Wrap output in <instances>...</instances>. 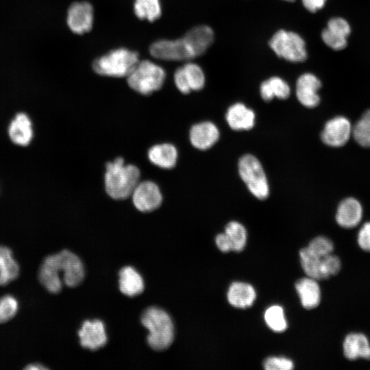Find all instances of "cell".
<instances>
[{
  "instance_id": "22",
  "label": "cell",
  "mask_w": 370,
  "mask_h": 370,
  "mask_svg": "<svg viewBox=\"0 0 370 370\" xmlns=\"http://www.w3.org/2000/svg\"><path fill=\"white\" fill-rule=\"evenodd\" d=\"M317 280L304 278L295 283V288L301 303L306 309L317 307L321 301V290Z\"/></svg>"
},
{
  "instance_id": "6",
  "label": "cell",
  "mask_w": 370,
  "mask_h": 370,
  "mask_svg": "<svg viewBox=\"0 0 370 370\" xmlns=\"http://www.w3.org/2000/svg\"><path fill=\"white\" fill-rule=\"evenodd\" d=\"M238 173L251 193L263 200L268 197L269 187L260 161L251 154L243 156L238 164Z\"/></svg>"
},
{
  "instance_id": "25",
  "label": "cell",
  "mask_w": 370,
  "mask_h": 370,
  "mask_svg": "<svg viewBox=\"0 0 370 370\" xmlns=\"http://www.w3.org/2000/svg\"><path fill=\"white\" fill-rule=\"evenodd\" d=\"M260 95L266 101L273 97L280 99H287L291 92L288 84L279 77H272L264 81L260 87Z\"/></svg>"
},
{
  "instance_id": "36",
  "label": "cell",
  "mask_w": 370,
  "mask_h": 370,
  "mask_svg": "<svg viewBox=\"0 0 370 370\" xmlns=\"http://www.w3.org/2000/svg\"><path fill=\"white\" fill-rule=\"evenodd\" d=\"M293 367V362L284 357H269L264 362L266 370H291Z\"/></svg>"
},
{
  "instance_id": "9",
  "label": "cell",
  "mask_w": 370,
  "mask_h": 370,
  "mask_svg": "<svg viewBox=\"0 0 370 370\" xmlns=\"http://www.w3.org/2000/svg\"><path fill=\"white\" fill-rule=\"evenodd\" d=\"M131 197L134 206L142 212L157 210L163 201V195L159 186L151 180L140 181Z\"/></svg>"
},
{
  "instance_id": "32",
  "label": "cell",
  "mask_w": 370,
  "mask_h": 370,
  "mask_svg": "<svg viewBox=\"0 0 370 370\" xmlns=\"http://www.w3.org/2000/svg\"><path fill=\"white\" fill-rule=\"evenodd\" d=\"M18 304L15 297L8 295L0 298V323L11 319L17 312Z\"/></svg>"
},
{
  "instance_id": "18",
  "label": "cell",
  "mask_w": 370,
  "mask_h": 370,
  "mask_svg": "<svg viewBox=\"0 0 370 370\" xmlns=\"http://www.w3.org/2000/svg\"><path fill=\"white\" fill-rule=\"evenodd\" d=\"M149 161L154 166L164 170L175 167L178 151L175 146L169 143L153 145L147 151Z\"/></svg>"
},
{
  "instance_id": "41",
  "label": "cell",
  "mask_w": 370,
  "mask_h": 370,
  "mask_svg": "<svg viewBox=\"0 0 370 370\" xmlns=\"http://www.w3.org/2000/svg\"><path fill=\"white\" fill-rule=\"evenodd\" d=\"M25 369L29 370H40L46 369L47 368L40 364H31L27 366Z\"/></svg>"
},
{
  "instance_id": "40",
  "label": "cell",
  "mask_w": 370,
  "mask_h": 370,
  "mask_svg": "<svg viewBox=\"0 0 370 370\" xmlns=\"http://www.w3.org/2000/svg\"><path fill=\"white\" fill-rule=\"evenodd\" d=\"M216 245L222 252L232 251L230 244L224 233L219 234L215 238Z\"/></svg>"
},
{
  "instance_id": "4",
  "label": "cell",
  "mask_w": 370,
  "mask_h": 370,
  "mask_svg": "<svg viewBox=\"0 0 370 370\" xmlns=\"http://www.w3.org/2000/svg\"><path fill=\"white\" fill-rule=\"evenodd\" d=\"M138 54L125 48H119L97 58L92 64L94 71L101 75L127 77L138 62Z\"/></svg>"
},
{
  "instance_id": "31",
  "label": "cell",
  "mask_w": 370,
  "mask_h": 370,
  "mask_svg": "<svg viewBox=\"0 0 370 370\" xmlns=\"http://www.w3.org/2000/svg\"><path fill=\"white\" fill-rule=\"evenodd\" d=\"M264 320L267 325L274 332H282L287 328V322L283 308L280 306H272L264 313Z\"/></svg>"
},
{
  "instance_id": "27",
  "label": "cell",
  "mask_w": 370,
  "mask_h": 370,
  "mask_svg": "<svg viewBox=\"0 0 370 370\" xmlns=\"http://www.w3.org/2000/svg\"><path fill=\"white\" fill-rule=\"evenodd\" d=\"M232 251H242L247 242V231L245 227L237 221L229 222L225 227V232Z\"/></svg>"
},
{
  "instance_id": "17",
  "label": "cell",
  "mask_w": 370,
  "mask_h": 370,
  "mask_svg": "<svg viewBox=\"0 0 370 370\" xmlns=\"http://www.w3.org/2000/svg\"><path fill=\"white\" fill-rule=\"evenodd\" d=\"M362 212V207L359 201L354 197H347L339 204L336 221L343 228H354L360 223Z\"/></svg>"
},
{
  "instance_id": "2",
  "label": "cell",
  "mask_w": 370,
  "mask_h": 370,
  "mask_svg": "<svg viewBox=\"0 0 370 370\" xmlns=\"http://www.w3.org/2000/svg\"><path fill=\"white\" fill-rule=\"evenodd\" d=\"M140 171L133 164H125L117 156L105 164L104 188L107 195L114 200H125L130 197L140 182Z\"/></svg>"
},
{
  "instance_id": "20",
  "label": "cell",
  "mask_w": 370,
  "mask_h": 370,
  "mask_svg": "<svg viewBox=\"0 0 370 370\" xmlns=\"http://www.w3.org/2000/svg\"><path fill=\"white\" fill-rule=\"evenodd\" d=\"M343 350L344 356L349 360H370V343L364 334L353 332L347 334L343 343Z\"/></svg>"
},
{
  "instance_id": "7",
  "label": "cell",
  "mask_w": 370,
  "mask_h": 370,
  "mask_svg": "<svg viewBox=\"0 0 370 370\" xmlns=\"http://www.w3.org/2000/svg\"><path fill=\"white\" fill-rule=\"evenodd\" d=\"M269 46L281 58L292 62H301L307 58L304 40L297 33L280 29L269 40Z\"/></svg>"
},
{
  "instance_id": "12",
  "label": "cell",
  "mask_w": 370,
  "mask_h": 370,
  "mask_svg": "<svg viewBox=\"0 0 370 370\" xmlns=\"http://www.w3.org/2000/svg\"><path fill=\"white\" fill-rule=\"evenodd\" d=\"M321 87V81L314 74L306 73L301 75L296 82L298 101L307 108L317 106L320 102L318 91Z\"/></svg>"
},
{
  "instance_id": "34",
  "label": "cell",
  "mask_w": 370,
  "mask_h": 370,
  "mask_svg": "<svg viewBox=\"0 0 370 370\" xmlns=\"http://www.w3.org/2000/svg\"><path fill=\"white\" fill-rule=\"evenodd\" d=\"M321 36L323 42L334 50H341L347 46V40L346 37L337 35L326 27L322 30Z\"/></svg>"
},
{
  "instance_id": "5",
  "label": "cell",
  "mask_w": 370,
  "mask_h": 370,
  "mask_svg": "<svg viewBox=\"0 0 370 370\" xmlns=\"http://www.w3.org/2000/svg\"><path fill=\"white\" fill-rule=\"evenodd\" d=\"M165 77L164 70L159 65L149 60H139L127 76V82L135 92L148 95L162 87Z\"/></svg>"
},
{
  "instance_id": "1",
  "label": "cell",
  "mask_w": 370,
  "mask_h": 370,
  "mask_svg": "<svg viewBox=\"0 0 370 370\" xmlns=\"http://www.w3.org/2000/svg\"><path fill=\"white\" fill-rule=\"evenodd\" d=\"M85 271L79 258L67 249L48 256L39 270V280L51 293H59L64 283L69 287L79 284Z\"/></svg>"
},
{
  "instance_id": "39",
  "label": "cell",
  "mask_w": 370,
  "mask_h": 370,
  "mask_svg": "<svg viewBox=\"0 0 370 370\" xmlns=\"http://www.w3.org/2000/svg\"><path fill=\"white\" fill-rule=\"evenodd\" d=\"M327 0H301L304 8L310 12H316L323 8Z\"/></svg>"
},
{
  "instance_id": "16",
  "label": "cell",
  "mask_w": 370,
  "mask_h": 370,
  "mask_svg": "<svg viewBox=\"0 0 370 370\" xmlns=\"http://www.w3.org/2000/svg\"><path fill=\"white\" fill-rule=\"evenodd\" d=\"M219 131L212 122L203 121L193 125L189 131V140L195 148L206 150L219 140Z\"/></svg>"
},
{
  "instance_id": "21",
  "label": "cell",
  "mask_w": 370,
  "mask_h": 370,
  "mask_svg": "<svg viewBox=\"0 0 370 370\" xmlns=\"http://www.w3.org/2000/svg\"><path fill=\"white\" fill-rule=\"evenodd\" d=\"M254 111L241 103L230 106L225 115L229 126L234 130H247L255 124Z\"/></svg>"
},
{
  "instance_id": "42",
  "label": "cell",
  "mask_w": 370,
  "mask_h": 370,
  "mask_svg": "<svg viewBox=\"0 0 370 370\" xmlns=\"http://www.w3.org/2000/svg\"><path fill=\"white\" fill-rule=\"evenodd\" d=\"M284 1H293L295 0H284Z\"/></svg>"
},
{
  "instance_id": "19",
  "label": "cell",
  "mask_w": 370,
  "mask_h": 370,
  "mask_svg": "<svg viewBox=\"0 0 370 370\" xmlns=\"http://www.w3.org/2000/svg\"><path fill=\"white\" fill-rule=\"evenodd\" d=\"M195 57L202 55L206 51L214 40V32L207 25H199L190 29L184 36Z\"/></svg>"
},
{
  "instance_id": "35",
  "label": "cell",
  "mask_w": 370,
  "mask_h": 370,
  "mask_svg": "<svg viewBox=\"0 0 370 370\" xmlns=\"http://www.w3.org/2000/svg\"><path fill=\"white\" fill-rule=\"evenodd\" d=\"M326 28L337 35L346 38L351 33V27L349 23L341 17H333L330 18L328 22Z\"/></svg>"
},
{
  "instance_id": "11",
  "label": "cell",
  "mask_w": 370,
  "mask_h": 370,
  "mask_svg": "<svg viewBox=\"0 0 370 370\" xmlns=\"http://www.w3.org/2000/svg\"><path fill=\"white\" fill-rule=\"evenodd\" d=\"M69 29L77 34L89 32L93 23V8L88 2H75L69 8L66 18Z\"/></svg>"
},
{
  "instance_id": "24",
  "label": "cell",
  "mask_w": 370,
  "mask_h": 370,
  "mask_svg": "<svg viewBox=\"0 0 370 370\" xmlns=\"http://www.w3.org/2000/svg\"><path fill=\"white\" fill-rule=\"evenodd\" d=\"M119 289L129 297L140 294L144 290V282L141 275L132 267L127 266L119 271Z\"/></svg>"
},
{
  "instance_id": "14",
  "label": "cell",
  "mask_w": 370,
  "mask_h": 370,
  "mask_svg": "<svg viewBox=\"0 0 370 370\" xmlns=\"http://www.w3.org/2000/svg\"><path fill=\"white\" fill-rule=\"evenodd\" d=\"M81 345L90 350L103 347L108 341L103 323L98 319L85 321L78 331Z\"/></svg>"
},
{
  "instance_id": "38",
  "label": "cell",
  "mask_w": 370,
  "mask_h": 370,
  "mask_svg": "<svg viewBox=\"0 0 370 370\" xmlns=\"http://www.w3.org/2000/svg\"><path fill=\"white\" fill-rule=\"evenodd\" d=\"M174 82L180 92L186 95L191 91L186 82L182 66L177 68L174 73Z\"/></svg>"
},
{
  "instance_id": "15",
  "label": "cell",
  "mask_w": 370,
  "mask_h": 370,
  "mask_svg": "<svg viewBox=\"0 0 370 370\" xmlns=\"http://www.w3.org/2000/svg\"><path fill=\"white\" fill-rule=\"evenodd\" d=\"M330 254L318 256L310 253L306 247L301 249L299 251V257L302 269L306 275L317 280L330 278Z\"/></svg>"
},
{
  "instance_id": "10",
  "label": "cell",
  "mask_w": 370,
  "mask_h": 370,
  "mask_svg": "<svg viewBox=\"0 0 370 370\" xmlns=\"http://www.w3.org/2000/svg\"><path fill=\"white\" fill-rule=\"evenodd\" d=\"M352 125L345 116H338L329 120L321 134L323 143L332 147L345 145L352 136Z\"/></svg>"
},
{
  "instance_id": "26",
  "label": "cell",
  "mask_w": 370,
  "mask_h": 370,
  "mask_svg": "<svg viewBox=\"0 0 370 370\" xmlns=\"http://www.w3.org/2000/svg\"><path fill=\"white\" fill-rule=\"evenodd\" d=\"M19 273V267L14 259L10 249L0 246V286L15 280Z\"/></svg>"
},
{
  "instance_id": "13",
  "label": "cell",
  "mask_w": 370,
  "mask_h": 370,
  "mask_svg": "<svg viewBox=\"0 0 370 370\" xmlns=\"http://www.w3.org/2000/svg\"><path fill=\"white\" fill-rule=\"evenodd\" d=\"M10 141L19 147H27L34 138V128L30 117L25 112L14 115L8 127Z\"/></svg>"
},
{
  "instance_id": "23",
  "label": "cell",
  "mask_w": 370,
  "mask_h": 370,
  "mask_svg": "<svg viewBox=\"0 0 370 370\" xmlns=\"http://www.w3.org/2000/svg\"><path fill=\"white\" fill-rule=\"evenodd\" d=\"M227 297L232 306L239 308H246L253 304L256 293L254 287L249 284L235 282L230 285Z\"/></svg>"
},
{
  "instance_id": "29",
  "label": "cell",
  "mask_w": 370,
  "mask_h": 370,
  "mask_svg": "<svg viewBox=\"0 0 370 370\" xmlns=\"http://www.w3.org/2000/svg\"><path fill=\"white\" fill-rule=\"evenodd\" d=\"M352 136L361 147L370 148V110L365 111L352 127Z\"/></svg>"
},
{
  "instance_id": "3",
  "label": "cell",
  "mask_w": 370,
  "mask_h": 370,
  "mask_svg": "<svg viewBox=\"0 0 370 370\" xmlns=\"http://www.w3.org/2000/svg\"><path fill=\"white\" fill-rule=\"evenodd\" d=\"M141 323L149 331L147 343L153 349L161 351L171 346L174 339V326L164 310L148 308L142 314Z\"/></svg>"
},
{
  "instance_id": "37",
  "label": "cell",
  "mask_w": 370,
  "mask_h": 370,
  "mask_svg": "<svg viewBox=\"0 0 370 370\" xmlns=\"http://www.w3.org/2000/svg\"><path fill=\"white\" fill-rule=\"evenodd\" d=\"M357 242L361 249L370 252V221L364 223L360 229Z\"/></svg>"
},
{
  "instance_id": "30",
  "label": "cell",
  "mask_w": 370,
  "mask_h": 370,
  "mask_svg": "<svg viewBox=\"0 0 370 370\" xmlns=\"http://www.w3.org/2000/svg\"><path fill=\"white\" fill-rule=\"evenodd\" d=\"M187 84L191 90H200L205 84V75L197 64L188 62L182 66Z\"/></svg>"
},
{
  "instance_id": "8",
  "label": "cell",
  "mask_w": 370,
  "mask_h": 370,
  "mask_svg": "<svg viewBox=\"0 0 370 370\" xmlns=\"http://www.w3.org/2000/svg\"><path fill=\"white\" fill-rule=\"evenodd\" d=\"M155 58L166 61H186L195 58L184 38L176 40H159L149 47Z\"/></svg>"
},
{
  "instance_id": "33",
  "label": "cell",
  "mask_w": 370,
  "mask_h": 370,
  "mask_svg": "<svg viewBox=\"0 0 370 370\" xmlns=\"http://www.w3.org/2000/svg\"><path fill=\"white\" fill-rule=\"evenodd\" d=\"M306 249L313 254L325 256L333 252L334 245L328 238L320 236L313 238Z\"/></svg>"
},
{
  "instance_id": "28",
  "label": "cell",
  "mask_w": 370,
  "mask_h": 370,
  "mask_svg": "<svg viewBox=\"0 0 370 370\" xmlns=\"http://www.w3.org/2000/svg\"><path fill=\"white\" fill-rule=\"evenodd\" d=\"M134 10L138 18L150 22L159 18L162 13L160 0H135Z\"/></svg>"
}]
</instances>
